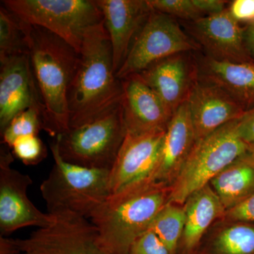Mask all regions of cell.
Masks as SVG:
<instances>
[{"label":"cell","mask_w":254,"mask_h":254,"mask_svg":"<svg viewBox=\"0 0 254 254\" xmlns=\"http://www.w3.org/2000/svg\"><path fill=\"white\" fill-rule=\"evenodd\" d=\"M203 79L221 88L242 105L254 102V66L249 63L207 58L201 66Z\"/></svg>","instance_id":"ffe728a7"},{"label":"cell","mask_w":254,"mask_h":254,"mask_svg":"<svg viewBox=\"0 0 254 254\" xmlns=\"http://www.w3.org/2000/svg\"><path fill=\"white\" fill-rule=\"evenodd\" d=\"M22 21L4 5L0 6V60L27 51Z\"/></svg>","instance_id":"cb8c5ba5"},{"label":"cell","mask_w":254,"mask_h":254,"mask_svg":"<svg viewBox=\"0 0 254 254\" xmlns=\"http://www.w3.org/2000/svg\"><path fill=\"white\" fill-rule=\"evenodd\" d=\"M48 226L38 228L25 239L15 240L21 253L28 254H107L98 242L91 220L71 213L51 214Z\"/></svg>","instance_id":"9c48e42d"},{"label":"cell","mask_w":254,"mask_h":254,"mask_svg":"<svg viewBox=\"0 0 254 254\" xmlns=\"http://www.w3.org/2000/svg\"><path fill=\"white\" fill-rule=\"evenodd\" d=\"M23 23L43 105V130L55 138L70 128L68 92L77 69L79 53L48 30Z\"/></svg>","instance_id":"7a4b0ae2"},{"label":"cell","mask_w":254,"mask_h":254,"mask_svg":"<svg viewBox=\"0 0 254 254\" xmlns=\"http://www.w3.org/2000/svg\"><path fill=\"white\" fill-rule=\"evenodd\" d=\"M237 120L195 142L171 187L169 202L184 205L195 190L210 184L224 169L249 152L237 131Z\"/></svg>","instance_id":"5b68a950"},{"label":"cell","mask_w":254,"mask_h":254,"mask_svg":"<svg viewBox=\"0 0 254 254\" xmlns=\"http://www.w3.org/2000/svg\"><path fill=\"white\" fill-rule=\"evenodd\" d=\"M153 11L177 16L183 19L196 21L203 17L193 0H147Z\"/></svg>","instance_id":"4316f807"},{"label":"cell","mask_w":254,"mask_h":254,"mask_svg":"<svg viewBox=\"0 0 254 254\" xmlns=\"http://www.w3.org/2000/svg\"><path fill=\"white\" fill-rule=\"evenodd\" d=\"M54 165L40 190L50 214L71 213L89 219L110 196V170L73 165L50 144Z\"/></svg>","instance_id":"277c9868"},{"label":"cell","mask_w":254,"mask_h":254,"mask_svg":"<svg viewBox=\"0 0 254 254\" xmlns=\"http://www.w3.org/2000/svg\"><path fill=\"white\" fill-rule=\"evenodd\" d=\"M195 141L194 129L186 100L173 113L167 127L163 153L155 181L171 187Z\"/></svg>","instance_id":"e0dca14e"},{"label":"cell","mask_w":254,"mask_h":254,"mask_svg":"<svg viewBox=\"0 0 254 254\" xmlns=\"http://www.w3.org/2000/svg\"><path fill=\"white\" fill-rule=\"evenodd\" d=\"M183 205L185 225L178 252L194 254L209 227L224 218L226 209L210 184L191 193Z\"/></svg>","instance_id":"d6986e66"},{"label":"cell","mask_w":254,"mask_h":254,"mask_svg":"<svg viewBox=\"0 0 254 254\" xmlns=\"http://www.w3.org/2000/svg\"><path fill=\"white\" fill-rule=\"evenodd\" d=\"M187 102L196 141L246 113L243 105L205 80L193 83Z\"/></svg>","instance_id":"5bb4252c"},{"label":"cell","mask_w":254,"mask_h":254,"mask_svg":"<svg viewBox=\"0 0 254 254\" xmlns=\"http://www.w3.org/2000/svg\"><path fill=\"white\" fill-rule=\"evenodd\" d=\"M222 220L227 221L254 222V193L240 204L227 210Z\"/></svg>","instance_id":"f1b7e54d"},{"label":"cell","mask_w":254,"mask_h":254,"mask_svg":"<svg viewBox=\"0 0 254 254\" xmlns=\"http://www.w3.org/2000/svg\"><path fill=\"white\" fill-rule=\"evenodd\" d=\"M23 22L54 33L80 53L87 31L104 21L95 0H3Z\"/></svg>","instance_id":"52a82bcc"},{"label":"cell","mask_w":254,"mask_h":254,"mask_svg":"<svg viewBox=\"0 0 254 254\" xmlns=\"http://www.w3.org/2000/svg\"><path fill=\"white\" fill-rule=\"evenodd\" d=\"M249 150H250V153H252V154L254 156V145H250V149Z\"/></svg>","instance_id":"e575fe53"},{"label":"cell","mask_w":254,"mask_h":254,"mask_svg":"<svg viewBox=\"0 0 254 254\" xmlns=\"http://www.w3.org/2000/svg\"><path fill=\"white\" fill-rule=\"evenodd\" d=\"M123 103L91 123L55 137L64 161L95 170H111L126 136Z\"/></svg>","instance_id":"8992f818"},{"label":"cell","mask_w":254,"mask_h":254,"mask_svg":"<svg viewBox=\"0 0 254 254\" xmlns=\"http://www.w3.org/2000/svg\"><path fill=\"white\" fill-rule=\"evenodd\" d=\"M245 44L247 53L254 56V23H251L245 34Z\"/></svg>","instance_id":"836d02e7"},{"label":"cell","mask_w":254,"mask_h":254,"mask_svg":"<svg viewBox=\"0 0 254 254\" xmlns=\"http://www.w3.org/2000/svg\"><path fill=\"white\" fill-rule=\"evenodd\" d=\"M99 6L113 50L115 74L153 10L147 0H95Z\"/></svg>","instance_id":"4fadbf2b"},{"label":"cell","mask_w":254,"mask_h":254,"mask_svg":"<svg viewBox=\"0 0 254 254\" xmlns=\"http://www.w3.org/2000/svg\"><path fill=\"white\" fill-rule=\"evenodd\" d=\"M230 11L238 22L254 23V0H235Z\"/></svg>","instance_id":"f546056e"},{"label":"cell","mask_w":254,"mask_h":254,"mask_svg":"<svg viewBox=\"0 0 254 254\" xmlns=\"http://www.w3.org/2000/svg\"><path fill=\"white\" fill-rule=\"evenodd\" d=\"M224 207L230 210L254 193V156L250 150L210 182Z\"/></svg>","instance_id":"44dd1931"},{"label":"cell","mask_w":254,"mask_h":254,"mask_svg":"<svg viewBox=\"0 0 254 254\" xmlns=\"http://www.w3.org/2000/svg\"><path fill=\"white\" fill-rule=\"evenodd\" d=\"M185 225L183 205L168 202L155 217L150 230L173 254H177Z\"/></svg>","instance_id":"603a6c76"},{"label":"cell","mask_w":254,"mask_h":254,"mask_svg":"<svg viewBox=\"0 0 254 254\" xmlns=\"http://www.w3.org/2000/svg\"><path fill=\"white\" fill-rule=\"evenodd\" d=\"M127 132L141 133L166 129L173 113L136 74L121 80Z\"/></svg>","instance_id":"9a60e30c"},{"label":"cell","mask_w":254,"mask_h":254,"mask_svg":"<svg viewBox=\"0 0 254 254\" xmlns=\"http://www.w3.org/2000/svg\"><path fill=\"white\" fill-rule=\"evenodd\" d=\"M43 108L32 71L28 50L0 60V130L28 109Z\"/></svg>","instance_id":"7c38bea8"},{"label":"cell","mask_w":254,"mask_h":254,"mask_svg":"<svg viewBox=\"0 0 254 254\" xmlns=\"http://www.w3.org/2000/svg\"><path fill=\"white\" fill-rule=\"evenodd\" d=\"M14 239L0 235V254H21Z\"/></svg>","instance_id":"d6a6232c"},{"label":"cell","mask_w":254,"mask_h":254,"mask_svg":"<svg viewBox=\"0 0 254 254\" xmlns=\"http://www.w3.org/2000/svg\"><path fill=\"white\" fill-rule=\"evenodd\" d=\"M194 254H254V227L223 220L203 239Z\"/></svg>","instance_id":"7402d4cb"},{"label":"cell","mask_w":254,"mask_h":254,"mask_svg":"<svg viewBox=\"0 0 254 254\" xmlns=\"http://www.w3.org/2000/svg\"><path fill=\"white\" fill-rule=\"evenodd\" d=\"M197 9L202 14L213 15L225 11V6L228 1L223 0H193Z\"/></svg>","instance_id":"1f68e13d"},{"label":"cell","mask_w":254,"mask_h":254,"mask_svg":"<svg viewBox=\"0 0 254 254\" xmlns=\"http://www.w3.org/2000/svg\"><path fill=\"white\" fill-rule=\"evenodd\" d=\"M171 187L148 180L110 195L89 220L107 254H127L132 244L150 230L170 200Z\"/></svg>","instance_id":"3957f363"},{"label":"cell","mask_w":254,"mask_h":254,"mask_svg":"<svg viewBox=\"0 0 254 254\" xmlns=\"http://www.w3.org/2000/svg\"><path fill=\"white\" fill-rule=\"evenodd\" d=\"M14 155L7 145L0 150V232L8 237L27 227L41 228L53 220L51 214L43 213L28 198V187L33 184L29 175L11 167Z\"/></svg>","instance_id":"30bf717a"},{"label":"cell","mask_w":254,"mask_h":254,"mask_svg":"<svg viewBox=\"0 0 254 254\" xmlns=\"http://www.w3.org/2000/svg\"><path fill=\"white\" fill-rule=\"evenodd\" d=\"M11 148L14 156L25 165H37L46 156V147L38 135L20 137Z\"/></svg>","instance_id":"484cf974"},{"label":"cell","mask_w":254,"mask_h":254,"mask_svg":"<svg viewBox=\"0 0 254 254\" xmlns=\"http://www.w3.org/2000/svg\"><path fill=\"white\" fill-rule=\"evenodd\" d=\"M136 75L173 113L186 101L194 83L188 62L180 54L153 64Z\"/></svg>","instance_id":"ac0fdd59"},{"label":"cell","mask_w":254,"mask_h":254,"mask_svg":"<svg viewBox=\"0 0 254 254\" xmlns=\"http://www.w3.org/2000/svg\"><path fill=\"white\" fill-rule=\"evenodd\" d=\"M127 254H173L158 237L148 230L131 246Z\"/></svg>","instance_id":"83f0119b"},{"label":"cell","mask_w":254,"mask_h":254,"mask_svg":"<svg viewBox=\"0 0 254 254\" xmlns=\"http://www.w3.org/2000/svg\"><path fill=\"white\" fill-rule=\"evenodd\" d=\"M237 131L241 139L249 146L254 145V109L246 112L237 120Z\"/></svg>","instance_id":"4dcf8cb0"},{"label":"cell","mask_w":254,"mask_h":254,"mask_svg":"<svg viewBox=\"0 0 254 254\" xmlns=\"http://www.w3.org/2000/svg\"><path fill=\"white\" fill-rule=\"evenodd\" d=\"M165 133L166 129L141 133L127 132L110 170V195L142 182L155 181L163 153Z\"/></svg>","instance_id":"8fae6325"},{"label":"cell","mask_w":254,"mask_h":254,"mask_svg":"<svg viewBox=\"0 0 254 254\" xmlns=\"http://www.w3.org/2000/svg\"><path fill=\"white\" fill-rule=\"evenodd\" d=\"M41 129H43L41 110L36 108H28L15 116L1 132L3 144L11 148L17 138L28 135H38Z\"/></svg>","instance_id":"d4e9b609"},{"label":"cell","mask_w":254,"mask_h":254,"mask_svg":"<svg viewBox=\"0 0 254 254\" xmlns=\"http://www.w3.org/2000/svg\"><path fill=\"white\" fill-rule=\"evenodd\" d=\"M192 31L210 58L222 61L247 63L245 34L230 10L208 15L193 21Z\"/></svg>","instance_id":"2e32d148"},{"label":"cell","mask_w":254,"mask_h":254,"mask_svg":"<svg viewBox=\"0 0 254 254\" xmlns=\"http://www.w3.org/2000/svg\"><path fill=\"white\" fill-rule=\"evenodd\" d=\"M21 254H27V253H22Z\"/></svg>","instance_id":"d590c367"},{"label":"cell","mask_w":254,"mask_h":254,"mask_svg":"<svg viewBox=\"0 0 254 254\" xmlns=\"http://www.w3.org/2000/svg\"><path fill=\"white\" fill-rule=\"evenodd\" d=\"M121 80L113 68V50L104 21L87 31L68 92L69 127L96 120L122 103Z\"/></svg>","instance_id":"6da1fadb"},{"label":"cell","mask_w":254,"mask_h":254,"mask_svg":"<svg viewBox=\"0 0 254 254\" xmlns=\"http://www.w3.org/2000/svg\"><path fill=\"white\" fill-rule=\"evenodd\" d=\"M196 48L172 16L153 11L135 38L116 77L122 80L137 74L159 61Z\"/></svg>","instance_id":"ba28073f"}]
</instances>
